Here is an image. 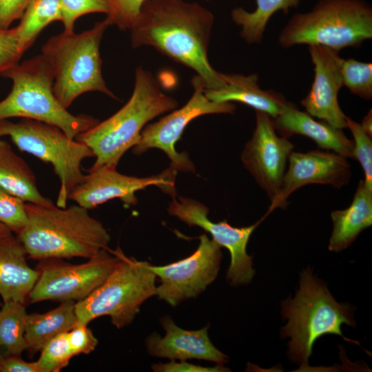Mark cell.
<instances>
[{
	"mask_svg": "<svg viewBox=\"0 0 372 372\" xmlns=\"http://www.w3.org/2000/svg\"><path fill=\"white\" fill-rule=\"evenodd\" d=\"M214 16L197 2L146 0L130 28L134 48L148 45L194 70L206 90L224 84L223 73L210 64L207 52Z\"/></svg>",
	"mask_w": 372,
	"mask_h": 372,
	"instance_id": "1",
	"label": "cell"
},
{
	"mask_svg": "<svg viewBox=\"0 0 372 372\" xmlns=\"http://www.w3.org/2000/svg\"><path fill=\"white\" fill-rule=\"evenodd\" d=\"M28 223L17 236L32 259L92 258L108 249L110 236L88 209L25 203Z\"/></svg>",
	"mask_w": 372,
	"mask_h": 372,
	"instance_id": "2",
	"label": "cell"
},
{
	"mask_svg": "<svg viewBox=\"0 0 372 372\" xmlns=\"http://www.w3.org/2000/svg\"><path fill=\"white\" fill-rule=\"evenodd\" d=\"M178 105L176 99L163 92L150 72L138 67L128 101L112 116L74 138L94 154L96 160L89 171L104 165L116 167L124 154L139 142L147 123Z\"/></svg>",
	"mask_w": 372,
	"mask_h": 372,
	"instance_id": "3",
	"label": "cell"
},
{
	"mask_svg": "<svg viewBox=\"0 0 372 372\" xmlns=\"http://www.w3.org/2000/svg\"><path fill=\"white\" fill-rule=\"evenodd\" d=\"M281 314L288 320L280 329L282 338H290L287 355L302 369L309 367L313 346L324 335H338L347 342L360 345L359 342L344 337L341 331L343 324L355 325L352 306L338 302L325 282L313 276L309 267L300 273L299 289L295 297L282 302Z\"/></svg>",
	"mask_w": 372,
	"mask_h": 372,
	"instance_id": "4",
	"label": "cell"
},
{
	"mask_svg": "<svg viewBox=\"0 0 372 372\" xmlns=\"http://www.w3.org/2000/svg\"><path fill=\"white\" fill-rule=\"evenodd\" d=\"M1 76L12 81V88L0 101V121L20 118L44 122L73 139L99 122L90 115H74L60 103L53 92L52 68L41 54L18 63Z\"/></svg>",
	"mask_w": 372,
	"mask_h": 372,
	"instance_id": "5",
	"label": "cell"
},
{
	"mask_svg": "<svg viewBox=\"0 0 372 372\" xmlns=\"http://www.w3.org/2000/svg\"><path fill=\"white\" fill-rule=\"evenodd\" d=\"M108 27L103 20L81 33L63 32L52 36L43 45L41 54L54 75V94L65 108L89 92H99L118 100L102 74L99 48Z\"/></svg>",
	"mask_w": 372,
	"mask_h": 372,
	"instance_id": "6",
	"label": "cell"
},
{
	"mask_svg": "<svg viewBox=\"0 0 372 372\" xmlns=\"http://www.w3.org/2000/svg\"><path fill=\"white\" fill-rule=\"evenodd\" d=\"M372 38V7L364 0H319L311 10L293 14L281 30L278 43L319 45L340 51Z\"/></svg>",
	"mask_w": 372,
	"mask_h": 372,
	"instance_id": "7",
	"label": "cell"
},
{
	"mask_svg": "<svg viewBox=\"0 0 372 372\" xmlns=\"http://www.w3.org/2000/svg\"><path fill=\"white\" fill-rule=\"evenodd\" d=\"M149 262L127 257L120 259L105 281L83 300L75 302L77 323L87 324L108 316L118 329L130 324L141 306L156 296V275Z\"/></svg>",
	"mask_w": 372,
	"mask_h": 372,
	"instance_id": "8",
	"label": "cell"
},
{
	"mask_svg": "<svg viewBox=\"0 0 372 372\" xmlns=\"http://www.w3.org/2000/svg\"><path fill=\"white\" fill-rule=\"evenodd\" d=\"M6 136L21 151L52 165L60 180L57 207H66L70 194L85 176L82 162L94 157L92 151L58 127L32 119L0 121V138Z\"/></svg>",
	"mask_w": 372,
	"mask_h": 372,
	"instance_id": "9",
	"label": "cell"
},
{
	"mask_svg": "<svg viewBox=\"0 0 372 372\" xmlns=\"http://www.w3.org/2000/svg\"><path fill=\"white\" fill-rule=\"evenodd\" d=\"M122 250L104 249L80 264L61 259H45L39 278L29 293L32 303L43 300L79 301L87 298L108 277L120 259Z\"/></svg>",
	"mask_w": 372,
	"mask_h": 372,
	"instance_id": "10",
	"label": "cell"
},
{
	"mask_svg": "<svg viewBox=\"0 0 372 372\" xmlns=\"http://www.w3.org/2000/svg\"><path fill=\"white\" fill-rule=\"evenodd\" d=\"M192 96L180 109L174 110L158 121L147 125L141 132L139 142L133 147V153L140 155L149 149L156 148L164 152L174 169L193 172L196 168L187 152L179 153L176 144L180 138L187 125L198 116L211 114H233L236 105L231 102H216L205 95V85L200 76L192 79Z\"/></svg>",
	"mask_w": 372,
	"mask_h": 372,
	"instance_id": "11",
	"label": "cell"
},
{
	"mask_svg": "<svg viewBox=\"0 0 372 372\" xmlns=\"http://www.w3.org/2000/svg\"><path fill=\"white\" fill-rule=\"evenodd\" d=\"M199 240L196 250L184 259L163 266L149 264L161 282L156 296L172 307L199 296L218 276L221 247L206 234H201Z\"/></svg>",
	"mask_w": 372,
	"mask_h": 372,
	"instance_id": "12",
	"label": "cell"
},
{
	"mask_svg": "<svg viewBox=\"0 0 372 372\" xmlns=\"http://www.w3.org/2000/svg\"><path fill=\"white\" fill-rule=\"evenodd\" d=\"M167 211L189 227L198 226L209 233L212 239L221 247L229 251L231 262L227 272V279L231 286L247 285L251 282L255 269L253 256L248 255L247 247L249 238L262 220L247 227H235L227 220L212 222L208 217L209 208L196 200L173 197Z\"/></svg>",
	"mask_w": 372,
	"mask_h": 372,
	"instance_id": "13",
	"label": "cell"
},
{
	"mask_svg": "<svg viewBox=\"0 0 372 372\" xmlns=\"http://www.w3.org/2000/svg\"><path fill=\"white\" fill-rule=\"evenodd\" d=\"M293 145L276 132L273 118L256 111V127L241 153L244 167L271 200L269 212L278 207L287 163Z\"/></svg>",
	"mask_w": 372,
	"mask_h": 372,
	"instance_id": "14",
	"label": "cell"
},
{
	"mask_svg": "<svg viewBox=\"0 0 372 372\" xmlns=\"http://www.w3.org/2000/svg\"><path fill=\"white\" fill-rule=\"evenodd\" d=\"M116 168L104 165L88 171L89 174L72 189L68 200L90 209L114 198H119L127 205H134L138 202L136 192L153 185L172 196L176 194V170L172 167L148 177L127 176L119 173Z\"/></svg>",
	"mask_w": 372,
	"mask_h": 372,
	"instance_id": "15",
	"label": "cell"
},
{
	"mask_svg": "<svg viewBox=\"0 0 372 372\" xmlns=\"http://www.w3.org/2000/svg\"><path fill=\"white\" fill-rule=\"evenodd\" d=\"M313 65L314 78L308 94L301 101L307 112L330 125L347 128L346 115L338 99L343 86L342 63L339 51L327 46L308 45Z\"/></svg>",
	"mask_w": 372,
	"mask_h": 372,
	"instance_id": "16",
	"label": "cell"
},
{
	"mask_svg": "<svg viewBox=\"0 0 372 372\" xmlns=\"http://www.w3.org/2000/svg\"><path fill=\"white\" fill-rule=\"evenodd\" d=\"M347 158L328 150L292 152L283 177L278 207H286L289 196L309 184L329 185L335 188L347 185L351 174Z\"/></svg>",
	"mask_w": 372,
	"mask_h": 372,
	"instance_id": "17",
	"label": "cell"
},
{
	"mask_svg": "<svg viewBox=\"0 0 372 372\" xmlns=\"http://www.w3.org/2000/svg\"><path fill=\"white\" fill-rule=\"evenodd\" d=\"M165 330L162 337L154 333L146 340L149 354L172 360H204L223 365L228 357L216 349L208 335L209 325L199 330H185L178 327L169 316L161 319Z\"/></svg>",
	"mask_w": 372,
	"mask_h": 372,
	"instance_id": "18",
	"label": "cell"
},
{
	"mask_svg": "<svg viewBox=\"0 0 372 372\" xmlns=\"http://www.w3.org/2000/svg\"><path fill=\"white\" fill-rule=\"evenodd\" d=\"M27 252L19 238L0 223V296L3 302L25 304L39 276L27 262Z\"/></svg>",
	"mask_w": 372,
	"mask_h": 372,
	"instance_id": "19",
	"label": "cell"
},
{
	"mask_svg": "<svg viewBox=\"0 0 372 372\" xmlns=\"http://www.w3.org/2000/svg\"><path fill=\"white\" fill-rule=\"evenodd\" d=\"M273 121L276 130L283 137L302 135L313 140L319 147L353 158V141L347 137L342 130L315 120L289 101Z\"/></svg>",
	"mask_w": 372,
	"mask_h": 372,
	"instance_id": "20",
	"label": "cell"
},
{
	"mask_svg": "<svg viewBox=\"0 0 372 372\" xmlns=\"http://www.w3.org/2000/svg\"><path fill=\"white\" fill-rule=\"evenodd\" d=\"M224 84L216 90H206L205 96L212 101H236L247 105L256 111L276 118L287 103L285 98L273 90H262L256 74H223Z\"/></svg>",
	"mask_w": 372,
	"mask_h": 372,
	"instance_id": "21",
	"label": "cell"
},
{
	"mask_svg": "<svg viewBox=\"0 0 372 372\" xmlns=\"http://www.w3.org/2000/svg\"><path fill=\"white\" fill-rule=\"evenodd\" d=\"M333 230L329 249L340 252L355 240L361 231L372 225V189L360 180L351 205L331 213Z\"/></svg>",
	"mask_w": 372,
	"mask_h": 372,
	"instance_id": "22",
	"label": "cell"
},
{
	"mask_svg": "<svg viewBox=\"0 0 372 372\" xmlns=\"http://www.w3.org/2000/svg\"><path fill=\"white\" fill-rule=\"evenodd\" d=\"M0 190L22 199L25 203L52 205L43 196L37 185L35 176L26 163L12 149L10 145L0 138Z\"/></svg>",
	"mask_w": 372,
	"mask_h": 372,
	"instance_id": "23",
	"label": "cell"
},
{
	"mask_svg": "<svg viewBox=\"0 0 372 372\" xmlns=\"http://www.w3.org/2000/svg\"><path fill=\"white\" fill-rule=\"evenodd\" d=\"M77 323L75 302L63 301L54 309L44 313L28 314L25 325V340L30 353L41 351L58 335L68 332Z\"/></svg>",
	"mask_w": 372,
	"mask_h": 372,
	"instance_id": "24",
	"label": "cell"
},
{
	"mask_svg": "<svg viewBox=\"0 0 372 372\" xmlns=\"http://www.w3.org/2000/svg\"><path fill=\"white\" fill-rule=\"evenodd\" d=\"M256 8L248 12L235 8L231 12L232 21L240 27V36L248 44L261 42L266 26L271 17L278 11L287 14L291 8H296L300 0H256Z\"/></svg>",
	"mask_w": 372,
	"mask_h": 372,
	"instance_id": "25",
	"label": "cell"
},
{
	"mask_svg": "<svg viewBox=\"0 0 372 372\" xmlns=\"http://www.w3.org/2000/svg\"><path fill=\"white\" fill-rule=\"evenodd\" d=\"M25 304L8 300L0 309V356L21 355L26 350Z\"/></svg>",
	"mask_w": 372,
	"mask_h": 372,
	"instance_id": "26",
	"label": "cell"
},
{
	"mask_svg": "<svg viewBox=\"0 0 372 372\" xmlns=\"http://www.w3.org/2000/svg\"><path fill=\"white\" fill-rule=\"evenodd\" d=\"M61 19L59 0H30L15 27L22 50L25 52L45 27Z\"/></svg>",
	"mask_w": 372,
	"mask_h": 372,
	"instance_id": "27",
	"label": "cell"
},
{
	"mask_svg": "<svg viewBox=\"0 0 372 372\" xmlns=\"http://www.w3.org/2000/svg\"><path fill=\"white\" fill-rule=\"evenodd\" d=\"M343 85L351 93L366 100L372 98V63L350 58L342 63Z\"/></svg>",
	"mask_w": 372,
	"mask_h": 372,
	"instance_id": "28",
	"label": "cell"
},
{
	"mask_svg": "<svg viewBox=\"0 0 372 372\" xmlns=\"http://www.w3.org/2000/svg\"><path fill=\"white\" fill-rule=\"evenodd\" d=\"M68 332L62 333L50 342L41 350L37 361L41 372H59L68 365L74 356L68 339Z\"/></svg>",
	"mask_w": 372,
	"mask_h": 372,
	"instance_id": "29",
	"label": "cell"
},
{
	"mask_svg": "<svg viewBox=\"0 0 372 372\" xmlns=\"http://www.w3.org/2000/svg\"><path fill=\"white\" fill-rule=\"evenodd\" d=\"M347 127L353 137V158L358 160L364 174L365 184L372 189V141L360 123L346 116Z\"/></svg>",
	"mask_w": 372,
	"mask_h": 372,
	"instance_id": "30",
	"label": "cell"
},
{
	"mask_svg": "<svg viewBox=\"0 0 372 372\" xmlns=\"http://www.w3.org/2000/svg\"><path fill=\"white\" fill-rule=\"evenodd\" d=\"M63 32H73L76 20L92 13L107 14V0H59Z\"/></svg>",
	"mask_w": 372,
	"mask_h": 372,
	"instance_id": "31",
	"label": "cell"
},
{
	"mask_svg": "<svg viewBox=\"0 0 372 372\" xmlns=\"http://www.w3.org/2000/svg\"><path fill=\"white\" fill-rule=\"evenodd\" d=\"M0 223L20 234L28 223L25 202L0 190Z\"/></svg>",
	"mask_w": 372,
	"mask_h": 372,
	"instance_id": "32",
	"label": "cell"
},
{
	"mask_svg": "<svg viewBox=\"0 0 372 372\" xmlns=\"http://www.w3.org/2000/svg\"><path fill=\"white\" fill-rule=\"evenodd\" d=\"M146 0H107L109 10L105 20L122 30H130Z\"/></svg>",
	"mask_w": 372,
	"mask_h": 372,
	"instance_id": "33",
	"label": "cell"
},
{
	"mask_svg": "<svg viewBox=\"0 0 372 372\" xmlns=\"http://www.w3.org/2000/svg\"><path fill=\"white\" fill-rule=\"evenodd\" d=\"M24 53L21 48L15 27L0 30V75L19 63Z\"/></svg>",
	"mask_w": 372,
	"mask_h": 372,
	"instance_id": "34",
	"label": "cell"
},
{
	"mask_svg": "<svg viewBox=\"0 0 372 372\" xmlns=\"http://www.w3.org/2000/svg\"><path fill=\"white\" fill-rule=\"evenodd\" d=\"M67 335L74 355L89 354L98 344V340L87 324L76 323Z\"/></svg>",
	"mask_w": 372,
	"mask_h": 372,
	"instance_id": "35",
	"label": "cell"
},
{
	"mask_svg": "<svg viewBox=\"0 0 372 372\" xmlns=\"http://www.w3.org/2000/svg\"><path fill=\"white\" fill-rule=\"evenodd\" d=\"M30 0H0V30H7L22 17Z\"/></svg>",
	"mask_w": 372,
	"mask_h": 372,
	"instance_id": "36",
	"label": "cell"
},
{
	"mask_svg": "<svg viewBox=\"0 0 372 372\" xmlns=\"http://www.w3.org/2000/svg\"><path fill=\"white\" fill-rule=\"evenodd\" d=\"M154 371L156 372H223L229 371L228 368L223 365L217 364L215 366H203L190 364L186 360L179 362L172 360L167 363H157L152 366Z\"/></svg>",
	"mask_w": 372,
	"mask_h": 372,
	"instance_id": "37",
	"label": "cell"
},
{
	"mask_svg": "<svg viewBox=\"0 0 372 372\" xmlns=\"http://www.w3.org/2000/svg\"><path fill=\"white\" fill-rule=\"evenodd\" d=\"M0 372H41L37 361L26 362L21 355L0 356Z\"/></svg>",
	"mask_w": 372,
	"mask_h": 372,
	"instance_id": "38",
	"label": "cell"
},
{
	"mask_svg": "<svg viewBox=\"0 0 372 372\" xmlns=\"http://www.w3.org/2000/svg\"><path fill=\"white\" fill-rule=\"evenodd\" d=\"M361 126L365 130V132L371 136H372V111L370 110L367 114L363 118Z\"/></svg>",
	"mask_w": 372,
	"mask_h": 372,
	"instance_id": "39",
	"label": "cell"
}]
</instances>
